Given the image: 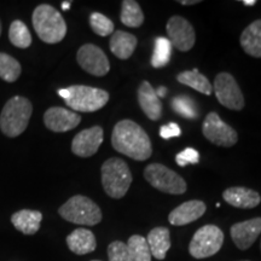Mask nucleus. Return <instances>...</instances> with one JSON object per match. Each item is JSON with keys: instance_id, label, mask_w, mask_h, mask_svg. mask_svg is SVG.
<instances>
[{"instance_id": "f257e3e1", "label": "nucleus", "mask_w": 261, "mask_h": 261, "mask_svg": "<svg viewBox=\"0 0 261 261\" xmlns=\"http://www.w3.org/2000/svg\"><path fill=\"white\" fill-rule=\"evenodd\" d=\"M112 145L120 154L136 161H145L152 155L148 133L132 120H121L114 127Z\"/></svg>"}, {"instance_id": "f03ea898", "label": "nucleus", "mask_w": 261, "mask_h": 261, "mask_svg": "<svg viewBox=\"0 0 261 261\" xmlns=\"http://www.w3.org/2000/svg\"><path fill=\"white\" fill-rule=\"evenodd\" d=\"M32 22L39 39L46 44H58L67 34V23L63 16L52 5L37 6L33 12Z\"/></svg>"}, {"instance_id": "7ed1b4c3", "label": "nucleus", "mask_w": 261, "mask_h": 261, "mask_svg": "<svg viewBox=\"0 0 261 261\" xmlns=\"http://www.w3.org/2000/svg\"><path fill=\"white\" fill-rule=\"evenodd\" d=\"M58 94L74 112L94 113L109 102V93L107 91L85 85H73L67 89H61Z\"/></svg>"}, {"instance_id": "20e7f679", "label": "nucleus", "mask_w": 261, "mask_h": 261, "mask_svg": "<svg viewBox=\"0 0 261 261\" xmlns=\"http://www.w3.org/2000/svg\"><path fill=\"white\" fill-rule=\"evenodd\" d=\"M32 113L33 106L28 98H10L0 113V130L10 138L21 136L27 129Z\"/></svg>"}, {"instance_id": "39448f33", "label": "nucleus", "mask_w": 261, "mask_h": 261, "mask_svg": "<svg viewBox=\"0 0 261 261\" xmlns=\"http://www.w3.org/2000/svg\"><path fill=\"white\" fill-rule=\"evenodd\" d=\"M100 174L104 191L115 200L122 198L127 194L133 180L128 165L119 158L107 160L100 168Z\"/></svg>"}, {"instance_id": "423d86ee", "label": "nucleus", "mask_w": 261, "mask_h": 261, "mask_svg": "<svg viewBox=\"0 0 261 261\" xmlns=\"http://www.w3.org/2000/svg\"><path fill=\"white\" fill-rule=\"evenodd\" d=\"M58 214L64 220L76 225L94 226L102 221V211L97 203L83 195L70 197L58 210Z\"/></svg>"}, {"instance_id": "0eeeda50", "label": "nucleus", "mask_w": 261, "mask_h": 261, "mask_svg": "<svg viewBox=\"0 0 261 261\" xmlns=\"http://www.w3.org/2000/svg\"><path fill=\"white\" fill-rule=\"evenodd\" d=\"M145 180L152 188L169 195H182L187 191V181L177 172L161 163H150L144 169Z\"/></svg>"}, {"instance_id": "6e6552de", "label": "nucleus", "mask_w": 261, "mask_h": 261, "mask_svg": "<svg viewBox=\"0 0 261 261\" xmlns=\"http://www.w3.org/2000/svg\"><path fill=\"white\" fill-rule=\"evenodd\" d=\"M224 243V232L215 225H204L196 231L189 244V253L195 259H205L217 254Z\"/></svg>"}, {"instance_id": "1a4fd4ad", "label": "nucleus", "mask_w": 261, "mask_h": 261, "mask_svg": "<svg viewBox=\"0 0 261 261\" xmlns=\"http://www.w3.org/2000/svg\"><path fill=\"white\" fill-rule=\"evenodd\" d=\"M202 133L212 144L224 148L233 146L238 140V135L232 127L220 119L217 113L212 112L205 116L202 123Z\"/></svg>"}, {"instance_id": "9d476101", "label": "nucleus", "mask_w": 261, "mask_h": 261, "mask_svg": "<svg viewBox=\"0 0 261 261\" xmlns=\"http://www.w3.org/2000/svg\"><path fill=\"white\" fill-rule=\"evenodd\" d=\"M213 90L221 106L240 112L244 108V97L237 81L228 73H219L215 76Z\"/></svg>"}, {"instance_id": "9b49d317", "label": "nucleus", "mask_w": 261, "mask_h": 261, "mask_svg": "<svg viewBox=\"0 0 261 261\" xmlns=\"http://www.w3.org/2000/svg\"><path fill=\"white\" fill-rule=\"evenodd\" d=\"M77 63L83 69L94 76H104L109 73L110 63L102 48L93 44H85L77 50Z\"/></svg>"}, {"instance_id": "f8f14e48", "label": "nucleus", "mask_w": 261, "mask_h": 261, "mask_svg": "<svg viewBox=\"0 0 261 261\" xmlns=\"http://www.w3.org/2000/svg\"><path fill=\"white\" fill-rule=\"evenodd\" d=\"M168 40L177 50L188 52L194 47L196 41L195 29L190 22L181 16H173L166 24Z\"/></svg>"}, {"instance_id": "ddd939ff", "label": "nucleus", "mask_w": 261, "mask_h": 261, "mask_svg": "<svg viewBox=\"0 0 261 261\" xmlns=\"http://www.w3.org/2000/svg\"><path fill=\"white\" fill-rule=\"evenodd\" d=\"M104 130L100 126H93L83 129L74 137L71 142V151L79 158H91L102 145Z\"/></svg>"}, {"instance_id": "4468645a", "label": "nucleus", "mask_w": 261, "mask_h": 261, "mask_svg": "<svg viewBox=\"0 0 261 261\" xmlns=\"http://www.w3.org/2000/svg\"><path fill=\"white\" fill-rule=\"evenodd\" d=\"M81 122V116L77 113L61 107H52L44 114V123L52 132H68L74 129Z\"/></svg>"}, {"instance_id": "2eb2a0df", "label": "nucleus", "mask_w": 261, "mask_h": 261, "mask_svg": "<svg viewBox=\"0 0 261 261\" xmlns=\"http://www.w3.org/2000/svg\"><path fill=\"white\" fill-rule=\"evenodd\" d=\"M230 233L238 249H249L261 233V218H254L232 225Z\"/></svg>"}, {"instance_id": "dca6fc26", "label": "nucleus", "mask_w": 261, "mask_h": 261, "mask_svg": "<svg viewBox=\"0 0 261 261\" xmlns=\"http://www.w3.org/2000/svg\"><path fill=\"white\" fill-rule=\"evenodd\" d=\"M205 210L207 207L203 201L191 200L184 202L169 213L168 220L174 226H184L200 219L205 213Z\"/></svg>"}, {"instance_id": "f3484780", "label": "nucleus", "mask_w": 261, "mask_h": 261, "mask_svg": "<svg viewBox=\"0 0 261 261\" xmlns=\"http://www.w3.org/2000/svg\"><path fill=\"white\" fill-rule=\"evenodd\" d=\"M137 97H138L140 109L144 112L148 119L151 120V121H158V120L161 119L163 110L162 102L160 100L158 94H156V91L150 85V83L143 81L140 84Z\"/></svg>"}, {"instance_id": "a211bd4d", "label": "nucleus", "mask_w": 261, "mask_h": 261, "mask_svg": "<svg viewBox=\"0 0 261 261\" xmlns=\"http://www.w3.org/2000/svg\"><path fill=\"white\" fill-rule=\"evenodd\" d=\"M223 198L225 202L232 207L241 208V210H252L260 204L261 196L259 192L252 189L243 187L228 188L223 192Z\"/></svg>"}, {"instance_id": "6ab92c4d", "label": "nucleus", "mask_w": 261, "mask_h": 261, "mask_svg": "<svg viewBox=\"0 0 261 261\" xmlns=\"http://www.w3.org/2000/svg\"><path fill=\"white\" fill-rule=\"evenodd\" d=\"M68 248L76 255H85L96 250L97 241L92 231L87 228H76L67 237Z\"/></svg>"}, {"instance_id": "aec40b11", "label": "nucleus", "mask_w": 261, "mask_h": 261, "mask_svg": "<svg viewBox=\"0 0 261 261\" xmlns=\"http://www.w3.org/2000/svg\"><path fill=\"white\" fill-rule=\"evenodd\" d=\"M138 40L133 34L123 31H116L110 38V51L119 60H128L135 52Z\"/></svg>"}, {"instance_id": "412c9836", "label": "nucleus", "mask_w": 261, "mask_h": 261, "mask_svg": "<svg viewBox=\"0 0 261 261\" xmlns=\"http://www.w3.org/2000/svg\"><path fill=\"white\" fill-rule=\"evenodd\" d=\"M42 214L39 211L21 210L11 215V223L19 232L28 234H35L40 228Z\"/></svg>"}, {"instance_id": "4be33fe9", "label": "nucleus", "mask_w": 261, "mask_h": 261, "mask_svg": "<svg viewBox=\"0 0 261 261\" xmlns=\"http://www.w3.org/2000/svg\"><path fill=\"white\" fill-rule=\"evenodd\" d=\"M241 46L249 56L261 58V19H256L241 34Z\"/></svg>"}, {"instance_id": "5701e85b", "label": "nucleus", "mask_w": 261, "mask_h": 261, "mask_svg": "<svg viewBox=\"0 0 261 261\" xmlns=\"http://www.w3.org/2000/svg\"><path fill=\"white\" fill-rule=\"evenodd\" d=\"M148 244L151 255L158 260H163L171 248V234L167 227H155L148 234Z\"/></svg>"}, {"instance_id": "b1692460", "label": "nucleus", "mask_w": 261, "mask_h": 261, "mask_svg": "<svg viewBox=\"0 0 261 261\" xmlns=\"http://www.w3.org/2000/svg\"><path fill=\"white\" fill-rule=\"evenodd\" d=\"M177 80L182 85H187V86L191 87L200 92L202 94H205V96H211L212 92H213V86L210 83V80L198 73V69L194 70H187L182 71L177 76Z\"/></svg>"}, {"instance_id": "393cba45", "label": "nucleus", "mask_w": 261, "mask_h": 261, "mask_svg": "<svg viewBox=\"0 0 261 261\" xmlns=\"http://www.w3.org/2000/svg\"><path fill=\"white\" fill-rule=\"evenodd\" d=\"M120 19L126 27L139 28L144 22V12L135 0H123Z\"/></svg>"}, {"instance_id": "a878e982", "label": "nucleus", "mask_w": 261, "mask_h": 261, "mask_svg": "<svg viewBox=\"0 0 261 261\" xmlns=\"http://www.w3.org/2000/svg\"><path fill=\"white\" fill-rule=\"evenodd\" d=\"M9 40L18 48H28L32 45V34L24 22L16 19L10 24Z\"/></svg>"}, {"instance_id": "bb28decb", "label": "nucleus", "mask_w": 261, "mask_h": 261, "mask_svg": "<svg viewBox=\"0 0 261 261\" xmlns=\"http://www.w3.org/2000/svg\"><path fill=\"white\" fill-rule=\"evenodd\" d=\"M19 62L4 52H0V79L6 83H15L21 75Z\"/></svg>"}, {"instance_id": "cd10ccee", "label": "nucleus", "mask_w": 261, "mask_h": 261, "mask_svg": "<svg viewBox=\"0 0 261 261\" xmlns=\"http://www.w3.org/2000/svg\"><path fill=\"white\" fill-rule=\"evenodd\" d=\"M127 248L133 261H151V252L145 237L140 234H133L128 238Z\"/></svg>"}, {"instance_id": "c85d7f7f", "label": "nucleus", "mask_w": 261, "mask_h": 261, "mask_svg": "<svg viewBox=\"0 0 261 261\" xmlns=\"http://www.w3.org/2000/svg\"><path fill=\"white\" fill-rule=\"evenodd\" d=\"M172 44L167 38L159 37L155 40L154 54L151 57V65L156 69L166 67L171 61L172 55Z\"/></svg>"}, {"instance_id": "c756f323", "label": "nucleus", "mask_w": 261, "mask_h": 261, "mask_svg": "<svg viewBox=\"0 0 261 261\" xmlns=\"http://www.w3.org/2000/svg\"><path fill=\"white\" fill-rule=\"evenodd\" d=\"M172 108L175 113L189 120H195L198 117L197 107L194 99L189 96H177L172 99Z\"/></svg>"}, {"instance_id": "7c9ffc66", "label": "nucleus", "mask_w": 261, "mask_h": 261, "mask_svg": "<svg viewBox=\"0 0 261 261\" xmlns=\"http://www.w3.org/2000/svg\"><path fill=\"white\" fill-rule=\"evenodd\" d=\"M90 25L94 34L99 37H108L114 33V23L110 18L99 12H93L90 16Z\"/></svg>"}, {"instance_id": "2f4dec72", "label": "nucleus", "mask_w": 261, "mask_h": 261, "mask_svg": "<svg viewBox=\"0 0 261 261\" xmlns=\"http://www.w3.org/2000/svg\"><path fill=\"white\" fill-rule=\"evenodd\" d=\"M108 259L109 261H133L128 252L127 244L121 241H114L108 247Z\"/></svg>"}, {"instance_id": "473e14b6", "label": "nucleus", "mask_w": 261, "mask_h": 261, "mask_svg": "<svg viewBox=\"0 0 261 261\" xmlns=\"http://www.w3.org/2000/svg\"><path fill=\"white\" fill-rule=\"evenodd\" d=\"M200 161V154L194 148H187L175 156V162L180 167H187L188 165H196Z\"/></svg>"}, {"instance_id": "72a5a7b5", "label": "nucleus", "mask_w": 261, "mask_h": 261, "mask_svg": "<svg viewBox=\"0 0 261 261\" xmlns=\"http://www.w3.org/2000/svg\"><path fill=\"white\" fill-rule=\"evenodd\" d=\"M181 135V129L179 127L178 123L171 122L168 125H163L160 128V136L163 139H171L174 138V137H179Z\"/></svg>"}, {"instance_id": "f704fd0d", "label": "nucleus", "mask_w": 261, "mask_h": 261, "mask_svg": "<svg viewBox=\"0 0 261 261\" xmlns=\"http://www.w3.org/2000/svg\"><path fill=\"white\" fill-rule=\"evenodd\" d=\"M155 91H156V94H158L159 98H165L166 96H167V93H168L167 87H165V86H160L159 89L155 90Z\"/></svg>"}, {"instance_id": "c9c22d12", "label": "nucleus", "mask_w": 261, "mask_h": 261, "mask_svg": "<svg viewBox=\"0 0 261 261\" xmlns=\"http://www.w3.org/2000/svg\"><path fill=\"white\" fill-rule=\"evenodd\" d=\"M198 3H201L200 0H180V2H179V4H181V5H196V4H198Z\"/></svg>"}, {"instance_id": "e433bc0d", "label": "nucleus", "mask_w": 261, "mask_h": 261, "mask_svg": "<svg viewBox=\"0 0 261 261\" xmlns=\"http://www.w3.org/2000/svg\"><path fill=\"white\" fill-rule=\"evenodd\" d=\"M243 5H246V6H254V5H256V2L255 0H243Z\"/></svg>"}, {"instance_id": "4c0bfd02", "label": "nucleus", "mask_w": 261, "mask_h": 261, "mask_svg": "<svg viewBox=\"0 0 261 261\" xmlns=\"http://www.w3.org/2000/svg\"><path fill=\"white\" fill-rule=\"evenodd\" d=\"M70 5H71L70 2H63V3H62V10L67 11V10L70 9Z\"/></svg>"}, {"instance_id": "58836bf2", "label": "nucleus", "mask_w": 261, "mask_h": 261, "mask_svg": "<svg viewBox=\"0 0 261 261\" xmlns=\"http://www.w3.org/2000/svg\"><path fill=\"white\" fill-rule=\"evenodd\" d=\"M2 22H0V35H2Z\"/></svg>"}, {"instance_id": "ea45409f", "label": "nucleus", "mask_w": 261, "mask_h": 261, "mask_svg": "<svg viewBox=\"0 0 261 261\" xmlns=\"http://www.w3.org/2000/svg\"><path fill=\"white\" fill-rule=\"evenodd\" d=\"M241 261H249V260H241Z\"/></svg>"}, {"instance_id": "a19ab883", "label": "nucleus", "mask_w": 261, "mask_h": 261, "mask_svg": "<svg viewBox=\"0 0 261 261\" xmlns=\"http://www.w3.org/2000/svg\"><path fill=\"white\" fill-rule=\"evenodd\" d=\"M92 261H100V260H92Z\"/></svg>"}, {"instance_id": "79ce46f5", "label": "nucleus", "mask_w": 261, "mask_h": 261, "mask_svg": "<svg viewBox=\"0 0 261 261\" xmlns=\"http://www.w3.org/2000/svg\"><path fill=\"white\" fill-rule=\"evenodd\" d=\"M260 248H261V244H260Z\"/></svg>"}]
</instances>
